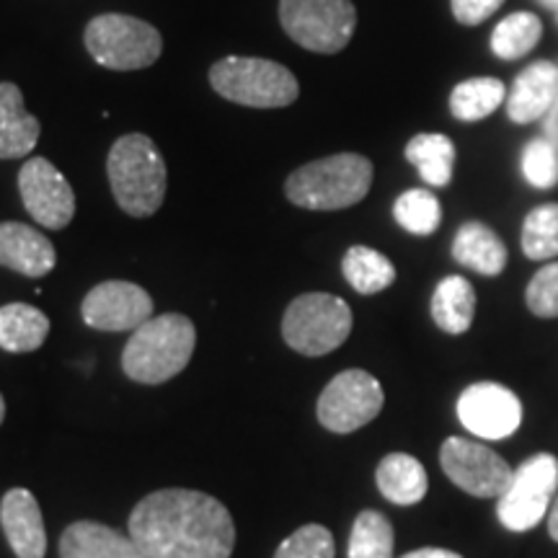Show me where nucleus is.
<instances>
[{
	"label": "nucleus",
	"instance_id": "obj_1",
	"mask_svg": "<svg viewBox=\"0 0 558 558\" xmlns=\"http://www.w3.org/2000/svg\"><path fill=\"white\" fill-rule=\"evenodd\" d=\"M130 538L148 558H230L235 525L205 492L160 488L132 509Z\"/></svg>",
	"mask_w": 558,
	"mask_h": 558
},
{
	"label": "nucleus",
	"instance_id": "obj_2",
	"mask_svg": "<svg viewBox=\"0 0 558 558\" xmlns=\"http://www.w3.org/2000/svg\"><path fill=\"white\" fill-rule=\"evenodd\" d=\"M194 344L197 329L190 318L181 313L153 316L130 337L122 352V369L130 380L160 386L190 365Z\"/></svg>",
	"mask_w": 558,
	"mask_h": 558
},
{
	"label": "nucleus",
	"instance_id": "obj_3",
	"mask_svg": "<svg viewBox=\"0 0 558 558\" xmlns=\"http://www.w3.org/2000/svg\"><path fill=\"white\" fill-rule=\"evenodd\" d=\"M109 186L117 205L132 218H150L166 199L169 171L166 160L148 135H122L107 158Z\"/></svg>",
	"mask_w": 558,
	"mask_h": 558
},
{
	"label": "nucleus",
	"instance_id": "obj_4",
	"mask_svg": "<svg viewBox=\"0 0 558 558\" xmlns=\"http://www.w3.org/2000/svg\"><path fill=\"white\" fill-rule=\"evenodd\" d=\"M373 186V163L360 153L318 158L300 166L284 181V194L295 207L331 209L354 207L367 197Z\"/></svg>",
	"mask_w": 558,
	"mask_h": 558
},
{
	"label": "nucleus",
	"instance_id": "obj_5",
	"mask_svg": "<svg viewBox=\"0 0 558 558\" xmlns=\"http://www.w3.org/2000/svg\"><path fill=\"white\" fill-rule=\"evenodd\" d=\"M209 86L222 99L251 109H282L298 101L300 86L290 68L264 58H222L209 68Z\"/></svg>",
	"mask_w": 558,
	"mask_h": 558
},
{
	"label": "nucleus",
	"instance_id": "obj_6",
	"mask_svg": "<svg viewBox=\"0 0 558 558\" xmlns=\"http://www.w3.org/2000/svg\"><path fill=\"white\" fill-rule=\"evenodd\" d=\"M90 58L109 70H143L163 52V37L148 21L128 13H101L90 19L83 34Z\"/></svg>",
	"mask_w": 558,
	"mask_h": 558
},
{
	"label": "nucleus",
	"instance_id": "obj_7",
	"mask_svg": "<svg viewBox=\"0 0 558 558\" xmlns=\"http://www.w3.org/2000/svg\"><path fill=\"white\" fill-rule=\"evenodd\" d=\"M352 333V311L329 292H305L292 300L282 318V337L305 357H324Z\"/></svg>",
	"mask_w": 558,
	"mask_h": 558
},
{
	"label": "nucleus",
	"instance_id": "obj_8",
	"mask_svg": "<svg viewBox=\"0 0 558 558\" xmlns=\"http://www.w3.org/2000/svg\"><path fill=\"white\" fill-rule=\"evenodd\" d=\"M279 21L303 50L337 54L357 29L352 0H279Z\"/></svg>",
	"mask_w": 558,
	"mask_h": 558
},
{
	"label": "nucleus",
	"instance_id": "obj_9",
	"mask_svg": "<svg viewBox=\"0 0 558 558\" xmlns=\"http://www.w3.org/2000/svg\"><path fill=\"white\" fill-rule=\"evenodd\" d=\"M556 494L558 458L538 452L512 473V481L497 499V518L512 533H527L548 518Z\"/></svg>",
	"mask_w": 558,
	"mask_h": 558
},
{
	"label": "nucleus",
	"instance_id": "obj_10",
	"mask_svg": "<svg viewBox=\"0 0 558 558\" xmlns=\"http://www.w3.org/2000/svg\"><path fill=\"white\" fill-rule=\"evenodd\" d=\"M386 393L378 378L365 369H344L324 388L318 399V422L333 435H349L380 414Z\"/></svg>",
	"mask_w": 558,
	"mask_h": 558
},
{
	"label": "nucleus",
	"instance_id": "obj_11",
	"mask_svg": "<svg viewBox=\"0 0 558 558\" xmlns=\"http://www.w3.org/2000/svg\"><path fill=\"white\" fill-rule=\"evenodd\" d=\"M439 465L452 484L478 499H499L514 473L505 458L465 437L445 439Z\"/></svg>",
	"mask_w": 558,
	"mask_h": 558
},
{
	"label": "nucleus",
	"instance_id": "obj_12",
	"mask_svg": "<svg viewBox=\"0 0 558 558\" xmlns=\"http://www.w3.org/2000/svg\"><path fill=\"white\" fill-rule=\"evenodd\" d=\"M19 194L26 213L41 228L62 230L75 215V194L68 179L47 158H29L19 171Z\"/></svg>",
	"mask_w": 558,
	"mask_h": 558
},
{
	"label": "nucleus",
	"instance_id": "obj_13",
	"mask_svg": "<svg viewBox=\"0 0 558 558\" xmlns=\"http://www.w3.org/2000/svg\"><path fill=\"white\" fill-rule=\"evenodd\" d=\"M81 316L96 331H137L153 318V298L135 282L109 279L83 298Z\"/></svg>",
	"mask_w": 558,
	"mask_h": 558
},
{
	"label": "nucleus",
	"instance_id": "obj_14",
	"mask_svg": "<svg viewBox=\"0 0 558 558\" xmlns=\"http://www.w3.org/2000/svg\"><path fill=\"white\" fill-rule=\"evenodd\" d=\"M458 418L481 439H507L520 429L522 403L518 393L499 383H473L460 393Z\"/></svg>",
	"mask_w": 558,
	"mask_h": 558
},
{
	"label": "nucleus",
	"instance_id": "obj_15",
	"mask_svg": "<svg viewBox=\"0 0 558 558\" xmlns=\"http://www.w3.org/2000/svg\"><path fill=\"white\" fill-rule=\"evenodd\" d=\"M0 525L16 558H45L47 530L39 501L26 488H11L0 499Z\"/></svg>",
	"mask_w": 558,
	"mask_h": 558
},
{
	"label": "nucleus",
	"instance_id": "obj_16",
	"mask_svg": "<svg viewBox=\"0 0 558 558\" xmlns=\"http://www.w3.org/2000/svg\"><path fill=\"white\" fill-rule=\"evenodd\" d=\"M54 264L58 251L45 233L24 222H0V267L39 279L50 275Z\"/></svg>",
	"mask_w": 558,
	"mask_h": 558
},
{
	"label": "nucleus",
	"instance_id": "obj_17",
	"mask_svg": "<svg viewBox=\"0 0 558 558\" xmlns=\"http://www.w3.org/2000/svg\"><path fill=\"white\" fill-rule=\"evenodd\" d=\"M558 96V65L550 60H538L527 65L514 78L507 96V117L518 124L546 120Z\"/></svg>",
	"mask_w": 558,
	"mask_h": 558
},
{
	"label": "nucleus",
	"instance_id": "obj_18",
	"mask_svg": "<svg viewBox=\"0 0 558 558\" xmlns=\"http://www.w3.org/2000/svg\"><path fill=\"white\" fill-rule=\"evenodd\" d=\"M60 558H148L130 535L94 520H78L60 538Z\"/></svg>",
	"mask_w": 558,
	"mask_h": 558
},
{
	"label": "nucleus",
	"instance_id": "obj_19",
	"mask_svg": "<svg viewBox=\"0 0 558 558\" xmlns=\"http://www.w3.org/2000/svg\"><path fill=\"white\" fill-rule=\"evenodd\" d=\"M39 132V120L24 109V94L16 83H0V160L29 156Z\"/></svg>",
	"mask_w": 558,
	"mask_h": 558
},
{
	"label": "nucleus",
	"instance_id": "obj_20",
	"mask_svg": "<svg viewBox=\"0 0 558 558\" xmlns=\"http://www.w3.org/2000/svg\"><path fill=\"white\" fill-rule=\"evenodd\" d=\"M452 259L484 277H497L507 267V246L484 222H465L452 241Z\"/></svg>",
	"mask_w": 558,
	"mask_h": 558
},
{
	"label": "nucleus",
	"instance_id": "obj_21",
	"mask_svg": "<svg viewBox=\"0 0 558 558\" xmlns=\"http://www.w3.org/2000/svg\"><path fill=\"white\" fill-rule=\"evenodd\" d=\"M375 484H378L383 497L399 507L418 505L427 497L429 488L424 465L407 452H390L383 458L378 471H375Z\"/></svg>",
	"mask_w": 558,
	"mask_h": 558
},
{
	"label": "nucleus",
	"instance_id": "obj_22",
	"mask_svg": "<svg viewBox=\"0 0 558 558\" xmlns=\"http://www.w3.org/2000/svg\"><path fill=\"white\" fill-rule=\"evenodd\" d=\"M476 316V290L465 277L450 275L432 295V318L445 333H465Z\"/></svg>",
	"mask_w": 558,
	"mask_h": 558
},
{
	"label": "nucleus",
	"instance_id": "obj_23",
	"mask_svg": "<svg viewBox=\"0 0 558 558\" xmlns=\"http://www.w3.org/2000/svg\"><path fill=\"white\" fill-rule=\"evenodd\" d=\"M50 318L26 303L0 305V349L11 354L34 352L47 341Z\"/></svg>",
	"mask_w": 558,
	"mask_h": 558
},
{
	"label": "nucleus",
	"instance_id": "obj_24",
	"mask_svg": "<svg viewBox=\"0 0 558 558\" xmlns=\"http://www.w3.org/2000/svg\"><path fill=\"white\" fill-rule=\"evenodd\" d=\"M407 160L416 166L418 177L432 186H448L456 163V145L450 137L437 132H424L409 140Z\"/></svg>",
	"mask_w": 558,
	"mask_h": 558
},
{
	"label": "nucleus",
	"instance_id": "obj_25",
	"mask_svg": "<svg viewBox=\"0 0 558 558\" xmlns=\"http://www.w3.org/2000/svg\"><path fill=\"white\" fill-rule=\"evenodd\" d=\"M344 279L360 295H375L396 282V267L380 251L369 246H352L341 262Z\"/></svg>",
	"mask_w": 558,
	"mask_h": 558
},
{
	"label": "nucleus",
	"instance_id": "obj_26",
	"mask_svg": "<svg viewBox=\"0 0 558 558\" xmlns=\"http://www.w3.org/2000/svg\"><path fill=\"white\" fill-rule=\"evenodd\" d=\"M507 101V88L499 78H469L450 94V111L458 122H478L494 114Z\"/></svg>",
	"mask_w": 558,
	"mask_h": 558
},
{
	"label": "nucleus",
	"instance_id": "obj_27",
	"mask_svg": "<svg viewBox=\"0 0 558 558\" xmlns=\"http://www.w3.org/2000/svg\"><path fill=\"white\" fill-rule=\"evenodd\" d=\"M543 37V24L533 13H512L501 19L492 34V52L499 60H520L538 47Z\"/></svg>",
	"mask_w": 558,
	"mask_h": 558
},
{
	"label": "nucleus",
	"instance_id": "obj_28",
	"mask_svg": "<svg viewBox=\"0 0 558 558\" xmlns=\"http://www.w3.org/2000/svg\"><path fill=\"white\" fill-rule=\"evenodd\" d=\"M393 525L386 514L365 509L354 520L352 533H349V558H393Z\"/></svg>",
	"mask_w": 558,
	"mask_h": 558
},
{
	"label": "nucleus",
	"instance_id": "obj_29",
	"mask_svg": "<svg viewBox=\"0 0 558 558\" xmlns=\"http://www.w3.org/2000/svg\"><path fill=\"white\" fill-rule=\"evenodd\" d=\"M522 251L527 259L548 262L558 256V202L530 209L522 226Z\"/></svg>",
	"mask_w": 558,
	"mask_h": 558
},
{
	"label": "nucleus",
	"instance_id": "obj_30",
	"mask_svg": "<svg viewBox=\"0 0 558 558\" xmlns=\"http://www.w3.org/2000/svg\"><path fill=\"white\" fill-rule=\"evenodd\" d=\"M393 218L409 233L432 235L442 220V207L429 190H409L396 199Z\"/></svg>",
	"mask_w": 558,
	"mask_h": 558
},
{
	"label": "nucleus",
	"instance_id": "obj_31",
	"mask_svg": "<svg viewBox=\"0 0 558 558\" xmlns=\"http://www.w3.org/2000/svg\"><path fill=\"white\" fill-rule=\"evenodd\" d=\"M522 173L535 190H550L558 184V148L548 137L530 140L522 150Z\"/></svg>",
	"mask_w": 558,
	"mask_h": 558
},
{
	"label": "nucleus",
	"instance_id": "obj_32",
	"mask_svg": "<svg viewBox=\"0 0 558 558\" xmlns=\"http://www.w3.org/2000/svg\"><path fill=\"white\" fill-rule=\"evenodd\" d=\"M337 546H333V535L324 525H303L298 527L290 538L282 541L277 548L275 558H333Z\"/></svg>",
	"mask_w": 558,
	"mask_h": 558
},
{
	"label": "nucleus",
	"instance_id": "obj_33",
	"mask_svg": "<svg viewBox=\"0 0 558 558\" xmlns=\"http://www.w3.org/2000/svg\"><path fill=\"white\" fill-rule=\"evenodd\" d=\"M527 308L538 318H558V262L546 264L530 279Z\"/></svg>",
	"mask_w": 558,
	"mask_h": 558
},
{
	"label": "nucleus",
	"instance_id": "obj_34",
	"mask_svg": "<svg viewBox=\"0 0 558 558\" xmlns=\"http://www.w3.org/2000/svg\"><path fill=\"white\" fill-rule=\"evenodd\" d=\"M505 0H450L452 16L465 26L484 24L488 16H494L501 9Z\"/></svg>",
	"mask_w": 558,
	"mask_h": 558
},
{
	"label": "nucleus",
	"instance_id": "obj_35",
	"mask_svg": "<svg viewBox=\"0 0 558 558\" xmlns=\"http://www.w3.org/2000/svg\"><path fill=\"white\" fill-rule=\"evenodd\" d=\"M543 130H546V137L558 148V96L554 107H550V111L546 114V120H543Z\"/></svg>",
	"mask_w": 558,
	"mask_h": 558
},
{
	"label": "nucleus",
	"instance_id": "obj_36",
	"mask_svg": "<svg viewBox=\"0 0 558 558\" xmlns=\"http://www.w3.org/2000/svg\"><path fill=\"white\" fill-rule=\"evenodd\" d=\"M401 558H463V556L448 548H418V550H411V554H403Z\"/></svg>",
	"mask_w": 558,
	"mask_h": 558
},
{
	"label": "nucleus",
	"instance_id": "obj_37",
	"mask_svg": "<svg viewBox=\"0 0 558 558\" xmlns=\"http://www.w3.org/2000/svg\"><path fill=\"white\" fill-rule=\"evenodd\" d=\"M548 533H550V538H554L556 543H558V494H556V499H554V505H550V509H548Z\"/></svg>",
	"mask_w": 558,
	"mask_h": 558
},
{
	"label": "nucleus",
	"instance_id": "obj_38",
	"mask_svg": "<svg viewBox=\"0 0 558 558\" xmlns=\"http://www.w3.org/2000/svg\"><path fill=\"white\" fill-rule=\"evenodd\" d=\"M538 3L543 5V9H548V11L558 13V0H538Z\"/></svg>",
	"mask_w": 558,
	"mask_h": 558
},
{
	"label": "nucleus",
	"instance_id": "obj_39",
	"mask_svg": "<svg viewBox=\"0 0 558 558\" xmlns=\"http://www.w3.org/2000/svg\"><path fill=\"white\" fill-rule=\"evenodd\" d=\"M3 418H5V401L3 396H0V424H3Z\"/></svg>",
	"mask_w": 558,
	"mask_h": 558
},
{
	"label": "nucleus",
	"instance_id": "obj_40",
	"mask_svg": "<svg viewBox=\"0 0 558 558\" xmlns=\"http://www.w3.org/2000/svg\"><path fill=\"white\" fill-rule=\"evenodd\" d=\"M556 19H558V13H556Z\"/></svg>",
	"mask_w": 558,
	"mask_h": 558
}]
</instances>
